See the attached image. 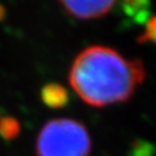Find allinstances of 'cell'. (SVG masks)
Listing matches in <instances>:
<instances>
[{
	"label": "cell",
	"mask_w": 156,
	"mask_h": 156,
	"mask_svg": "<svg viewBox=\"0 0 156 156\" xmlns=\"http://www.w3.org/2000/svg\"><path fill=\"white\" fill-rule=\"evenodd\" d=\"M146 69L139 59H127L106 46H90L74 59L68 81L87 104L96 108L128 101L144 82Z\"/></svg>",
	"instance_id": "obj_1"
},
{
	"label": "cell",
	"mask_w": 156,
	"mask_h": 156,
	"mask_svg": "<svg viewBox=\"0 0 156 156\" xmlns=\"http://www.w3.org/2000/svg\"><path fill=\"white\" fill-rule=\"evenodd\" d=\"M91 138L79 120L58 118L41 128L36 140L37 156H89Z\"/></svg>",
	"instance_id": "obj_2"
},
{
	"label": "cell",
	"mask_w": 156,
	"mask_h": 156,
	"mask_svg": "<svg viewBox=\"0 0 156 156\" xmlns=\"http://www.w3.org/2000/svg\"><path fill=\"white\" fill-rule=\"evenodd\" d=\"M65 11L80 20L98 19L111 11L116 0H59Z\"/></svg>",
	"instance_id": "obj_3"
},
{
	"label": "cell",
	"mask_w": 156,
	"mask_h": 156,
	"mask_svg": "<svg viewBox=\"0 0 156 156\" xmlns=\"http://www.w3.org/2000/svg\"><path fill=\"white\" fill-rule=\"evenodd\" d=\"M119 9L131 24H144L151 17V0H119Z\"/></svg>",
	"instance_id": "obj_4"
},
{
	"label": "cell",
	"mask_w": 156,
	"mask_h": 156,
	"mask_svg": "<svg viewBox=\"0 0 156 156\" xmlns=\"http://www.w3.org/2000/svg\"><path fill=\"white\" fill-rule=\"evenodd\" d=\"M41 100L50 109H62L69 102V95L66 88L60 83H46L41 89Z\"/></svg>",
	"instance_id": "obj_5"
},
{
	"label": "cell",
	"mask_w": 156,
	"mask_h": 156,
	"mask_svg": "<svg viewBox=\"0 0 156 156\" xmlns=\"http://www.w3.org/2000/svg\"><path fill=\"white\" fill-rule=\"evenodd\" d=\"M21 133V124L16 118L5 116L0 118V136L5 140H14Z\"/></svg>",
	"instance_id": "obj_6"
},
{
	"label": "cell",
	"mask_w": 156,
	"mask_h": 156,
	"mask_svg": "<svg viewBox=\"0 0 156 156\" xmlns=\"http://www.w3.org/2000/svg\"><path fill=\"white\" fill-rule=\"evenodd\" d=\"M128 156H156V146L145 139H136L131 144Z\"/></svg>",
	"instance_id": "obj_7"
},
{
	"label": "cell",
	"mask_w": 156,
	"mask_h": 156,
	"mask_svg": "<svg viewBox=\"0 0 156 156\" xmlns=\"http://www.w3.org/2000/svg\"><path fill=\"white\" fill-rule=\"evenodd\" d=\"M145 24L146 27L144 33L138 37V43L145 44L151 42L156 45V15L149 17V20Z\"/></svg>",
	"instance_id": "obj_8"
},
{
	"label": "cell",
	"mask_w": 156,
	"mask_h": 156,
	"mask_svg": "<svg viewBox=\"0 0 156 156\" xmlns=\"http://www.w3.org/2000/svg\"><path fill=\"white\" fill-rule=\"evenodd\" d=\"M6 16V9L4 8V6L0 5V21H2Z\"/></svg>",
	"instance_id": "obj_9"
},
{
	"label": "cell",
	"mask_w": 156,
	"mask_h": 156,
	"mask_svg": "<svg viewBox=\"0 0 156 156\" xmlns=\"http://www.w3.org/2000/svg\"><path fill=\"white\" fill-rule=\"evenodd\" d=\"M0 118H1V111H0Z\"/></svg>",
	"instance_id": "obj_10"
}]
</instances>
